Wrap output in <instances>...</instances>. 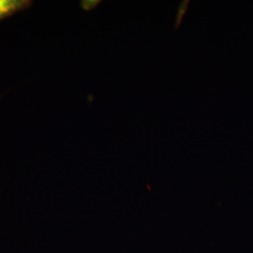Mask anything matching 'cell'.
<instances>
[{
  "label": "cell",
  "mask_w": 253,
  "mask_h": 253,
  "mask_svg": "<svg viewBox=\"0 0 253 253\" xmlns=\"http://www.w3.org/2000/svg\"><path fill=\"white\" fill-rule=\"evenodd\" d=\"M30 4V1L26 0H0V21L27 9Z\"/></svg>",
  "instance_id": "1"
},
{
  "label": "cell",
  "mask_w": 253,
  "mask_h": 253,
  "mask_svg": "<svg viewBox=\"0 0 253 253\" xmlns=\"http://www.w3.org/2000/svg\"><path fill=\"white\" fill-rule=\"evenodd\" d=\"M189 3H190V1H187V0L181 2L178 10H177L176 19H175V24H174L175 28H178L181 24H182L183 18H184L185 14H186V12L188 10V8H189Z\"/></svg>",
  "instance_id": "2"
},
{
  "label": "cell",
  "mask_w": 253,
  "mask_h": 253,
  "mask_svg": "<svg viewBox=\"0 0 253 253\" xmlns=\"http://www.w3.org/2000/svg\"><path fill=\"white\" fill-rule=\"evenodd\" d=\"M98 3H99L98 1H84V2H82V6L85 9H89L97 6Z\"/></svg>",
  "instance_id": "3"
}]
</instances>
